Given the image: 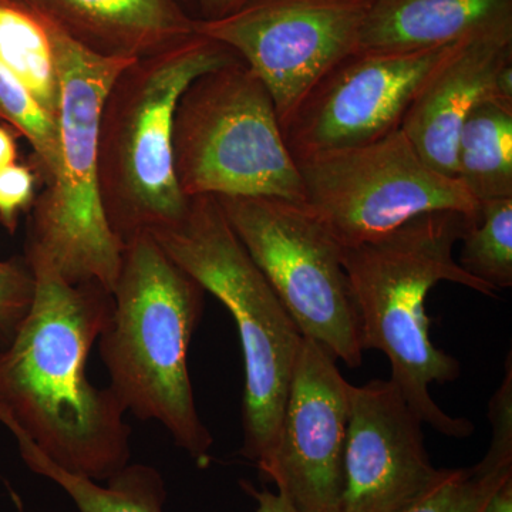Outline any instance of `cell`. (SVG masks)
<instances>
[{
  "label": "cell",
  "mask_w": 512,
  "mask_h": 512,
  "mask_svg": "<svg viewBox=\"0 0 512 512\" xmlns=\"http://www.w3.org/2000/svg\"><path fill=\"white\" fill-rule=\"evenodd\" d=\"M35 295L15 338L0 349V424L28 437L70 473L106 483L130 464L131 427L111 387L87 377V359L113 311L96 282L70 284L25 247Z\"/></svg>",
  "instance_id": "obj_1"
},
{
  "label": "cell",
  "mask_w": 512,
  "mask_h": 512,
  "mask_svg": "<svg viewBox=\"0 0 512 512\" xmlns=\"http://www.w3.org/2000/svg\"><path fill=\"white\" fill-rule=\"evenodd\" d=\"M468 220L451 211L423 214L375 241L343 248L342 258L363 350L383 352L392 367L390 380L423 423L456 439L471 436L474 424L444 413L431 397V383L451 382L461 369L431 342L426 299L440 282L497 298L498 291L467 274L454 256Z\"/></svg>",
  "instance_id": "obj_2"
},
{
  "label": "cell",
  "mask_w": 512,
  "mask_h": 512,
  "mask_svg": "<svg viewBox=\"0 0 512 512\" xmlns=\"http://www.w3.org/2000/svg\"><path fill=\"white\" fill-rule=\"evenodd\" d=\"M204 295L150 232H140L124 244L113 311L97 340L111 390L126 412L160 423L198 463H207L214 444L188 372Z\"/></svg>",
  "instance_id": "obj_3"
},
{
  "label": "cell",
  "mask_w": 512,
  "mask_h": 512,
  "mask_svg": "<svg viewBox=\"0 0 512 512\" xmlns=\"http://www.w3.org/2000/svg\"><path fill=\"white\" fill-rule=\"evenodd\" d=\"M227 46L198 35L126 67L111 86L99 123V184L110 228L126 244L183 217L188 198L174 168L178 101L202 74L234 62Z\"/></svg>",
  "instance_id": "obj_4"
},
{
  "label": "cell",
  "mask_w": 512,
  "mask_h": 512,
  "mask_svg": "<svg viewBox=\"0 0 512 512\" xmlns=\"http://www.w3.org/2000/svg\"><path fill=\"white\" fill-rule=\"evenodd\" d=\"M165 254L228 309L245 365L241 454L261 464L284 414L303 336L214 195L188 198L183 217L150 231Z\"/></svg>",
  "instance_id": "obj_5"
},
{
  "label": "cell",
  "mask_w": 512,
  "mask_h": 512,
  "mask_svg": "<svg viewBox=\"0 0 512 512\" xmlns=\"http://www.w3.org/2000/svg\"><path fill=\"white\" fill-rule=\"evenodd\" d=\"M46 20L60 83L59 160L30 208L25 247L45 255L70 284L96 282L111 292L124 244L101 202L100 114L117 77L138 59L97 55Z\"/></svg>",
  "instance_id": "obj_6"
},
{
  "label": "cell",
  "mask_w": 512,
  "mask_h": 512,
  "mask_svg": "<svg viewBox=\"0 0 512 512\" xmlns=\"http://www.w3.org/2000/svg\"><path fill=\"white\" fill-rule=\"evenodd\" d=\"M173 151L185 198L305 197L274 99L239 57L185 90L175 110Z\"/></svg>",
  "instance_id": "obj_7"
},
{
  "label": "cell",
  "mask_w": 512,
  "mask_h": 512,
  "mask_svg": "<svg viewBox=\"0 0 512 512\" xmlns=\"http://www.w3.org/2000/svg\"><path fill=\"white\" fill-rule=\"evenodd\" d=\"M248 254L305 339L352 369L362 365L359 318L342 245L303 202L217 197Z\"/></svg>",
  "instance_id": "obj_8"
},
{
  "label": "cell",
  "mask_w": 512,
  "mask_h": 512,
  "mask_svg": "<svg viewBox=\"0 0 512 512\" xmlns=\"http://www.w3.org/2000/svg\"><path fill=\"white\" fill-rule=\"evenodd\" d=\"M296 163L303 204L342 248L375 241L430 212H458L473 220L480 210L457 178L424 163L402 130Z\"/></svg>",
  "instance_id": "obj_9"
},
{
  "label": "cell",
  "mask_w": 512,
  "mask_h": 512,
  "mask_svg": "<svg viewBox=\"0 0 512 512\" xmlns=\"http://www.w3.org/2000/svg\"><path fill=\"white\" fill-rule=\"evenodd\" d=\"M373 0H249L195 33L227 46L265 84L282 130L328 74L359 52Z\"/></svg>",
  "instance_id": "obj_10"
},
{
  "label": "cell",
  "mask_w": 512,
  "mask_h": 512,
  "mask_svg": "<svg viewBox=\"0 0 512 512\" xmlns=\"http://www.w3.org/2000/svg\"><path fill=\"white\" fill-rule=\"evenodd\" d=\"M458 43L419 52L350 56L286 124L284 136L293 158L363 146L400 130L421 86Z\"/></svg>",
  "instance_id": "obj_11"
},
{
  "label": "cell",
  "mask_w": 512,
  "mask_h": 512,
  "mask_svg": "<svg viewBox=\"0 0 512 512\" xmlns=\"http://www.w3.org/2000/svg\"><path fill=\"white\" fill-rule=\"evenodd\" d=\"M338 360L303 338L274 446L259 471L298 512H340L350 384Z\"/></svg>",
  "instance_id": "obj_12"
},
{
  "label": "cell",
  "mask_w": 512,
  "mask_h": 512,
  "mask_svg": "<svg viewBox=\"0 0 512 512\" xmlns=\"http://www.w3.org/2000/svg\"><path fill=\"white\" fill-rule=\"evenodd\" d=\"M340 512H400L448 468L431 464L419 414L392 380L350 386Z\"/></svg>",
  "instance_id": "obj_13"
},
{
  "label": "cell",
  "mask_w": 512,
  "mask_h": 512,
  "mask_svg": "<svg viewBox=\"0 0 512 512\" xmlns=\"http://www.w3.org/2000/svg\"><path fill=\"white\" fill-rule=\"evenodd\" d=\"M512 63V23L464 37L416 94L400 130L424 163L456 178L458 136L468 114L495 99V79Z\"/></svg>",
  "instance_id": "obj_14"
},
{
  "label": "cell",
  "mask_w": 512,
  "mask_h": 512,
  "mask_svg": "<svg viewBox=\"0 0 512 512\" xmlns=\"http://www.w3.org/2000/svg\"><path fill=\"white\" fill-rule=\"evenodd\" d=\"M90 52L143 59L195 35L178 0H18Z\"/></svg>",
  "instance_id": "obj_15"
},
{
  "label": "cell",
  "mask_w": 512,
  "mask_h": 512,
  "mask_svg": "<svg viewBox=\"0 0 512 512\" xmlns=\"http://www.w3.org/2000/svg\"><path fill=\"white\" fill-rule=\"evenodd\" d=\"M507 23L512 0H373L359 52H419Z\"/></svg>",
  "instance_id": "obj_16"
},
{
  "label": "cell",
  "mask_w": 512,
  "mask_h": 512,
  "mask_svg": "<svg viewBox=\"0 0 512 512\" xmlns=\"http://www.w3.org/2000/svg\"><path fill=\"white\" fill-rule=\"evenodd\" d=\"M12 436L29 470L62 488L79 512H165L167 490L163 476L154 467L130 463L101 484L63 470L37 450L28 437Z\"/></svg>",
  "instance_id": "obj_17"
},
{
  "label": "cell",
  "mask_w": 512,
  "mask_h": 512,
  "mask_svg": "<svg viewBox=\"0 0 512 512\" xmlns=\"http://www.w3.org/2000/svg\"><path fill=\"white\" fill-rule=\"evenodd\" d=\"M456 178L478 202L512 198V106L487 99L468 114L457 141Z\"/></svg>",
  "instance_id": "obj_18"
},
{
  "label": "cell",
  "mask_w": 512,
  "mask_h": 512,
  "mask_svg": "<svg viewBox=\"0 0 512 512\" xmlns=\"http://www.w3.org/2000/svg\"><path fill=\"white\" fill-rule=\"evenodd\" d=\"M490 420L493 439L483 460L474 467L447 470L439 483L400 512H484L512 480L511 403H491Z\"/></svg>",
  "instance_id": "obj_19"
},
{
  "label": "cell",
  "mask_w": 512,
  "mask_h": 512,
  "mask_svg": "<svg viewBox=\"0 0 512 512\" xmlns=\"http://www.w3.org/2000/svg\"><path fill=\"white\" fill-rule=\"evenodd\" d=\"M0 64L57 120L60 83L49 25L18 0H0Z\"/></svg>",
  "instance_id": "obj_20"
},
{
  "label": "cell",
  "mask_w": 512,
  "mask_h": 512,
  "mask_svg": "<svg viewBox=\"0 0 512 512\" xmlns=\"http://www.w3.org/2000/svg\"><path fill=\"white\" fill-rule=\"evenodd\" d=\"M458 265L495 291L512 286V198L480 202L461 235Z\"/></svg>",
  "instance_id": "obj_21"
},
{
  "label": "cell",
  "mask_w": 512,
  "mask_h": 512,
  "mask_svg": "<svg viewBox=\"0 0 512 512\" xmlns=\"http://www.w3.org/2000/svg\"><path fill=\"white\" fill-rule=\"evenodd\" d=\"M0 121L25 137L33 150L32 167L49 183L59 160V124L36 97L0 64Z\"/></svg>",
  "instance_id": "obj_22"
},
{
  "label": "cell",
  "mask_w": 512,
  "mask_h": 512,
  "mask_svg": "<svg viewBox=\"0 0 512 512\" xmlns=\"http://www.w3.org/2000/svg\"><path fill=\"white\" fill-rule=\"evenodd\" d=\"M35 279L25 256L0 259V349L8 346L28 315Z\"/></svg>",
  "instance_id": "obj_23"
},
{
  "label": "cell",
  "mask_w": 512,
  "mask_h": 512,
  "mask_svg": "<svg viewBox=\"0 0 512 512\" xmlns=\"http://www.w3.org/2000/svg\"><path fill=\"white\" fill-rule=\"evenodd\" d=\"M37 177L35 168L15 163L0 170V224L10 235L18 231L19 218L35 202Z\"/></svg>",
  "instance_id": "obj_24"
},
{
  "label": "cell",
  "mask_w": 512,
  "mask_h": 512,
  "mask_svg": "<svg viewBox=\"0 0 512 512\" xmlns=\"http://www.w3.org/2000/svg\"><path fill=\"white\" fill-rule=\"evenodd\" d=\"M241 485L245 493L251 495L256 501V512H298L281 493H272L268 490L256 491L247 481H242Z\"/></svg>",
  "instance_id": "obj_25"
},
{
  "label": "cell",
  "mask_w": 512,
  "mask_h": 512,
  "mask_svg": "<svg viewBox=\"0 0 512 512\" xmlns=\"http://www.w3.org/2000/svg\"><path fill=\"white\" fill-rule=\"evenodd\" d=\"M249 0H194L197 19L217 20L241 9Z\"/></svg>",
  "instance_id": "obj_26"
},
{
  "label": "cell",
  "mask_w": 512,
  "mask_h": 512,
  "mask_svg": "<svg viewBox=\"0 0 512 512\" xmlns=\"http://www.w3.org/2000/svg\"><path fill=\"white\" fill-rule=\"evenodd\" d=\"M18 144L12 128L0 123V170L18 163Z\"/></svg>",
  "instance_id": "obj_27"
},
{
  "label": "cell",
  "mask_w": 512,
  "mask_h": 512,
  "mask_svg": "<svg viewBox=\"0 0 512 512\" xmlns=\"http://www.w3.org/2000/svg\"><path fill=\"white\" fill-rule=\"evenodd\" d=\"M484 512H512V480L491 498Z\"/></svg>",
  "instance_id": "obj_28"
},
{
  "label": "cell",
  "mask_w": 512,
  "mask_h": 512,
  "mask_svg": "<svg viewBox=\"0 0 512 512\" xmlns=\"http://www.w3.org/2000/svg\"><path fill=\"white\" fill-rule=\"evenodd\" d=\"M178 2L181 3V5L184 6L185 9L188 10V12H192V10H195V3L194 0H178Z\"/></svg>",
  "instance_id": "obj_29"
}]
</instances>
